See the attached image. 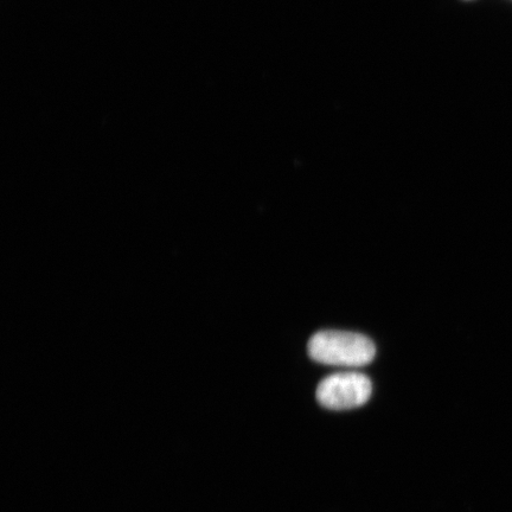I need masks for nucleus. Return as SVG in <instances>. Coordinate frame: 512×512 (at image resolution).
Segmentation results:
<instances>
[{"instance_id":"nucleus-1","label":"nucleus","mask_w":512,"mask_h":512,"mask_svg":"<svg viewBox=\"0 0 512 512\" xmlns=\"http://www.w3.org/2000/svg\"><path fill=\"white\" fill-rule=\"evenodd\" d=\"M313 361L326 366L360 368L373 362L375 344L367 336L356 332L319 331L307 345Z\"/></svg>"},{"instance_id":"nucleus-2","label":"nucleus","mask_w":512,"mask_h":512,"mask_svg":"<svg viewBox=\"0 0 512 512\" xmlns=\"http://www.w3.org/2000/svg\"><path fill=\"white\" fill-rule=\"evenodd\" d=\"M373 393L368 376L360 373H337L325 377L317 388V400L332 411H344L366 405Z\"/></svg>"}]
</instances>
